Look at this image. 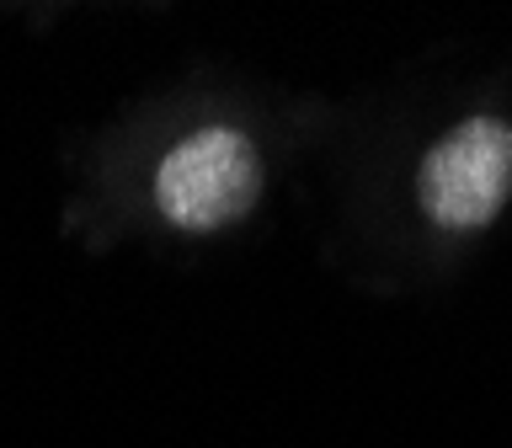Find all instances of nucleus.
Instances as JSON below:
<instances>
[{"instance_id":"f257e3e1","label":"nucleus","mask_w":512,"mask_h":448,"mask_svg":"<svg viewBox=\"0 0 512 448\" xmlns=\"http://www.w3.org/2000/svg\"><path fill=\"white\" fill-rule=\"evenodd\" d=\"M262 160L235 128H203L182 139L155 171L160 214L182 230H219L256 203Z\"/></svg>"},{"instance_id":"f03ea898","label":"nucleus","mask_w":512,"mask_h":448,"mask_svg":"<svg viewBox=\"0 0 512 448\" xmlns=\"http://www.w3.org/2000/svg\"><path fill=\"white\" fill-rule=\"evenodd\" d=\"M512 192V128L470 118L443 134L422 160L416 198L443 230H480Z\"/></svg>"}]
</instances>
